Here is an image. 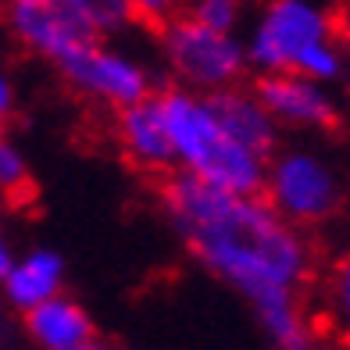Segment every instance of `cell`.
Listing matches in <instances>:
<instances>
[{"mask_svg": "<svg viewBox=\"0 0 350 350\" xmlns=\"http://www.w3.org/2000/svg\"><path fill=\"white\" fill-rule=\"evenodd\" d=\"M261 104L272 111V118L282 125H325L336 122V100L329 97L325 83H318L311 75L300 72H265L258 83Z\"/></svg>", "mask_w": 350, "mask_h": 350, "instance_id": "obj_8", "label": "cell"}, {"mask_svg": "<svg viewBox=\"0 0 350 350\" xmlns=\"http://www.w3.org/2000/svg\"><path fill=\"white\" fill-rule=\"evenodd\" d=\"M247 65L336 83L343 75V51L332 40V22L322 8L311 0H272L250 33Z\"/></svg>", "mask_w": 350, "mask_h": 350, "instance_id": "obj_3", "label": "cell"}, {"mask_svg": "<svg viewBox=\"0 0 350 350\" xmlns=\"http://www.w3.org/2000/svg\"><path fill=\"white\" fill-rule=\"evenodd\" d=\"M161 104L175 147V165H183V172L211 186L232 189V193L265 189L268 161L221 129L208 97H197L189 90H172L161 97Z\"/></svg>", "mask_w": 350, "mask_h": 350, "instance_id": "obj_2", "label": "cell"}, {"mask_svg": "<svg viewBox=\"0 0 350 350\" xmlns=\"http://www.w3.org/2000/svg\"><path fill=\"white\" fill-rule=\"evenodd\" d=\"M329 308H332V318H336L340 332L350 340V254L336 265V272H332V282H329Z\"/></svg>", "mask_w": 350, "mask_h": 350, "instance_id": "obj_16", "label": "cell"}, {"mask_svg": "<svg viewBox=\"0 0 350 350\" xmlns=\"http://www.w3.org/2000/svg\"><path fill=\"white\" fill-rule=\"evenodd\" d=\"M8 25L29 51L51 57L54 65L97 43L93 25L72 0H8Z\"/></svg>", "mask_w": 350, "mask_h": 350, "instance_id": "obj_6", "label": "cell"}, {"mask_svg": "<svg viewBox=\"0 0 350 350\" xmlns=\"http://www.w3.org/2000/svg\"><path fill=\"white\" fill-rule=\"evenodd\" d=\"M179 0H133V18L147 25H168L175 18Z\"/></svg>", "mask_w": 350, "mask_h": 350, "instance_id": "obj_18", "label": "cell"}, {"mask_svg": "<svg viewBox=\"0 0 350 350\" xmlns=\"http://www.w3.org/2000/svg\"><path fill=\"white\" fill-rule=\"evenodd\" d=\"M86 350H104V347H100V343H97V340H93V343H90V347H86Z\"/></svg>", "mask_w": 350, "mask_h": 350, "instance_id": "obj_21", "label": "cell"}, {"mask_svg": "<svg viewBox=\"0 0 350 350\" xmlns=\"http://www.w3.org/2000/svg\"><path fill=\"white\" fill-rule=\"evenodd\" d=\"M61 279H65V261L54 250H33L4 275V293L18 311H29L43 300L57 297Z\"/></svg>", "mask_w": 350, "mask_h": 350, "instance_id": "obj_13", "label": "cell"}, {"mask_svg": "<svg viewBox=\"0 0 350 350\" xmlns=\"http://www.w3.org/2000/svg\"><path fill=\"white\" fill-rule=\"evenodd\" d=\"M11 104H14V90H11V83H8V79L0 75V118H4L8 111H11Z\"/></svg>", "mask_w": 350, "mask_h": 350, "instance_id": "obj_20", "label": "cell"}, {"mask_svg": "<svg viewBox=\"0 0 350 350\" xmlns=\"http://www.w3.org/2000/svg\"><path fill=\"white\" fill-rule=\"evenodd\" d=\"M118 139L139 168L161 172L175 165V147L161 97H143L136 104L118 107Z\"/></svg>", "mask_w": 350, "mask_h": 350, "instance_id": "obj_9", "label": "cell"}, {"mask_svg": "<svg viewBox=\"0 0 350 350\" xmlns=\"http://www.w3.org/2000/svg\"><path fill=\"white\" fill-rule=\"evenodd\" d=\"M29 179V168H25V157L18 154V147H11V143L0 139V189L4 193H14V189H22Z\"/></svg>", "mask_w": 350, "mask_h": 350, "instance_id": "obj_17", "label": "cell"}, {"mask_svg": "<svg viewBox=\"0 0 350 350\" xmlns=\"http://www.w3.org/2000/svg\"><path fill=\"white\" fill-rule=\"evenodd\" d=\"M72 4L93 25V33H115L133 22V0H72Z\"/></svg>", "mask_w": 350, "mask_h": 350, "instance_id": "obj_14", "label": "cell"}, {"mask_svg": "<svg viewBox=\"0 0 350 350\" xmlns=\"http://www.w3.org/2000/svg\"><path fill=\"white\" fill-rule=\"evenodd\" d=\"M25 329L43 350H86L93 340L90 314L68 297H51L25 311Z\"/></svg>", "mask_w": 350, "mask_h": 350, "instance_id": "obj_11", "label": "cell"}, {"mask_svg": "<svg viewBox=\"0 0 350 350\" xmlns=\"http://www.w3.org/2000/svg\"><path fill=\"white\" fill-rule=\"evenodd\" d=\"M265 186H268V204L286 221H322L340 204V183L332 168L322 157L304 150L275 157L265 175Z\"/></svg>", "mask_w": 350, "mask_h": 350, "instance_id": "obj_5", "label": "cell"}, {"mask_svg": "<svg viewBox=\"0 0 350 350\" xmlns=\"http://www.w3.org/2000/svg\"><path fill=\"white\" fill-rule=\"evenodd\" d=\"M61 75L68 79L75 90H83L86 97H97L104 104H136L147 97V72H143L133 57H125L118 51H107L100 43H90L83 51H75L68 61H61Z\"/></svg>", "mask_w": 350, "mask_h": 350, "instance_id": "obj_7", "label": "cell"}, {"mask_svg": "<svg viewBox=\"0 0 350 350\" xmlns=\"http://www.w3.org/2000/svg\"><path fill=\"white\" fill-rule=\"evenodd\" d=\"M240 11H243V0H193L189 18L211 25L218 33H232L236 22H240Z\"/></svg>", "mask_w": 350, "mask_h": 350, "instance_id": "obj_15", "label": "cell"}, {"mask_svg": "<svg viewBox=\"0 0 350 350\" xmlns=\"http://www.w3.org/2000/svg\"><path fill=\"white\" fill-rule=\"evenodd\" d=\"M161 204L172 232L240 297L297 290L304 282L308 243L258 193H232L183 172L165 183Z\"/></svg>", "mask_w": 350, "mask_h": 350, "instance_id": "obj_1", "label": "cell"}, {"mask_svg": "<svg viewBox=\"0 0 350 350\" xmlns=\"http://www.w3.org/2000/svg\"><path fill=\"white\" fill-rule=\"evenodd\" d=\"M14 261H18V258H14V250L8 247V240H4V236H0V282H4V275H8L11 268H14Z\"/></svg>", "mask_w": 350, "mask_h": 350, "instance_id": "obj_19", "label": "cell"}, {"mask_svg": "<svg viewBox=\"0 0 350 350\" xmlns=\"http://www.w3.org/2000/svg\"><path fill=\"white\" fill-rule=\"evenodd\" d=\"M161 46L172 72L193 90H226L240 79L247 65V46L232 40V33L204 25L197 18H175L161 25Z\"/></svg>", "mask_w": 350, "mask_h": 350, "instance_id": "obj_4", "label": "cell"}, {"mask_svg": "<svg viewBox=\"0 0 350 350\" xmlns=\"http://www.w3.org/2000/svg\"><path fill=\"white\" fill-rule=\"evenodd\" d=\"M208 104L215 111V118L221 122V129H226L236 143H243V147H250L254 154H261L265 161L272 157L279 122L272 118V111L261 104L258 93H243V90L226 86V90H211Z\"/></svg>", "mask_w": 350, "mask_h": 350, "instance_id": "obj_10", "label": "cell"}, {"mask_svg": "<svg viewBox=\"0 0 350 350\" xmlns=\"http://www.w3.org/2000/svg\"><path fill=\"white\" fill-rule=\"evenodd\" d=\"M250 308L272 350H318L314 329L300 311L293 290H265L250 297Z\"/></svg>", "mask_w": 350, "mask_h": 350, "instance_id": "obj_12", "label": "cell"}]
</instances>
